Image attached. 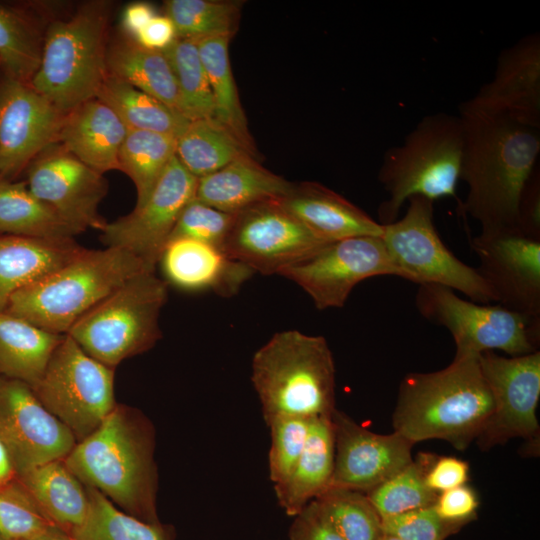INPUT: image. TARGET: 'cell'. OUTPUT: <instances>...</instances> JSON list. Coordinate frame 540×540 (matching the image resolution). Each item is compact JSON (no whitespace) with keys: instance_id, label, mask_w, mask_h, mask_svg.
I'll use <instances>...</instances> for the list:
<instances>
[{"instance_id":"681fc988","label":"cell","mask_w":540,"mask_h":540,"mask_svg":"<svg viewBox=\"0 0 540 540\" xmlns=\"http://www.w3.org/2000/svg\"><path fill=\"white\" fill-rule=\"evenodd\" d=\"M518 227L525 233L540 238V171L532 172L518 203Z\"/></svg>"},{"instance_id":"e0dca14e","label":"cell","mask_w":540,"mask_h":540,"mask_svg":"<svg viewBox=\"0 0 540 540\" xmlns=\"http://www.w3.org/2000/svg\"><path fill=\"white\" fill-rule=\"evenodd\" d=\"M26 170V184L32 194L77 234L104 227L106 221L98 207L108 192V183L102 173L57 143L42 151Z\"/></svg>"},{"instance_id":"8d00e7d4","label":"cell","mask_w":540,"mask_h":540,"mask_svg":"<svg viewBox=\"0 0 540 540\" xmlns=\"http://www.w3.org/2000/svg\"><path fill=\"white\" fill-rule=\"evenodd\" d=\"M89 509L83 524L69 535L74 540H170L159 523L119 511L100 491L88 487Z\"/></svg>"},{"instance_id":"44dd1931","label":"cell","mask_w":540,"mask_h":540,"mask_svg":"<svg viewBox=\"0 0 540 540\" xmlns=\"http://www.w3.org/2000/svg\"><path fill=\"white\" fill-rule=\"evenodd\" d=\"M462 103L540 129L539 33L523 36L501 51L492 79Z\"/></svg>"},{"instance_id":"603a6c76","label":"cell","mask_w":540,"mask_h":540,"mask_svg":"<svg viewBox=\"0 0 540 540\" xmlns=\"http://www.w3.org/2000/svg\"><path fill=\"white\" fill-rule=\"evenodd\" d=\"M282 207L325 243L361 237L382 236L383 225L333 190L316 182L293 185Z\"/></svg>"},{"instance_id":"9a60e30c","label":"cell","mask_w":540,"mask_h":540,"mask_svg":"<svg viewBox=\"0 0 540 540\" xmlns=\"http://www.w3.org/2000/svg\"><path fill=\"white\" fill-rule=\"evenodd\" d=\"M470 247L495 303L540 319V238L518 227L481 229Z\"/></svg>"},{"instance_id":"8992f818","label":"cell","mask_w":540,"mask_h":540,"mask_svg":"<svg viewBox=\"0 0 540 540\" xmlns=\"http://www.w3.org/2000/svg\"><path fill=\"white\" fill-rule=\"evenodd\" d=\"M112 4L87 1L67 18L51 19L31 86L66 115L96 98L106 77Z\"/></svg>"},{"instance_id":"bcb514c9","label":"cell","mask_w":540,"mask_h":540,"mask_svg":"<svg viewBox=\"0 0 540 540\" xmlns=\"http://www.w3.org/2000/svg\"><path fill=\"white\" fill-rule=\"evenodd\" d=\"M479 503L476 491L466 483L439 493L433 508L441 519L462 528L476 519Z\"/></svg>"},{"instance_id":"f907efd6","label":"cell","mask_w":540,"mask_h":540,"mask_svg":"<svg viewBox=\"0 0 540 540\" xmlns=\"http://www.w3.org/2000/svg\"><path fill=\"white\" fill-rule=\"evenodd\" d=\"M177 38L175 26L171 19L164 15H156L134 39L143 47L163 51Z\"/></svg>"},{"instance_id":"cb8c5ba5","label":"cell","mask_w":540,"mask_h":540,"mask_svg":"<svg viewBox=\"0 0 540 540\" xmlns=\"http://www.w3.org/2000/svg\"><path fill=\"white\" fill-rule=\"evenodd\" d=\"M292 187V183L245 154L199 178L195 198L223 212L237 213L258 203L279 200Z\"/></svg>"},{"instance_id":"836d02e7","label":"cell","mask_w":540,"mask_h":540,"mask_svg":"<svg viewBox=\"0 0 540 540\" xmlns=\"http://www.w3.org/2000/svg\"><path fill=\"white\" fill-rule=\"evenodd\" d=\"M0 233L40 239H74L76 231L29 190L0 178Z\"/></svg>"},{"instance_id":"d6986e66","label":"cell","mask_w":540,"mask_h":540,"mask_svg":"<svg viewBox=\"0 0 540 540\" xmlns=\"http://www.w3.org/2000/svg\"><path fill=\"white\" fill-rule=\"evenodd\" d=\"M64 117L31 84L0 73V178L13 180L58 143Z\"/></svg>"},{"instance_id":"74e56055","label":"cell","mask_w":540,"mask_h":540,"mask_svg":"<svg viewBox=\"0 0 540 540\" xmlns=\"http://www.w3.org/2000/svg\"><path fill=\"white\" fill-rule=\"evenodd\" d=\"M162 52L173 71L184 117L190 121L214 119L213 96L196 39L177 37Z\"/></svg>"},{"instance_id":"7dc6e473","label":"cell","mask_w":540,"mask_h":540,"mask_svg":"<svg viewBox=\"0 0 540 540\" xmlns=\"http://www.w3.org/2000/svg\"><path fill=\"white\" fill-rule=\"evenodd\" d=\"M468 477V462L452 456L432 455L425 471V483L436 494L466 484Z\"/></svg>"},{"instance_id":"ab89813d","label":"cell","mask_w":540,"mask_h":540,"mask_svg":"<svg viewBox=\"0 0 540 540\" xmlns=\"http://www.w3.org/2000/svg\"><path fill=\"white\" fill-rule=\"evenodd\" d=\"M314 501L345 540H380L384 534L382 518L366 493L329 488Z\"/></svg>"},{"instance_id":"484cf974","label":"cell","mask_w":540,"mask_h":540,"mask_svg":"<svg viewBox=\"0 0 540 540\" xmlns=\"http://www.w3.org/2000/svg\"><path fill=\"white\" fill-rule=\"evenodd\" d=\"M84 249L74 239L0 235V312L19 289L67 264Z\"/></svg>"},{"instance_id":"9f6ffc18","label":"cell","mask_w":540,"mask_h":540,"mask_svg":"<svg viewBox=\"0 0 540 540\" xmlns=\"http://www.w3.org/2000/svg\"><path fill=\"white\" fill-rule=\"evenodd\" d=\"M0 540H2V539L0 538Z\"/></svg>"},{"instance_id":"ba28073f","label":"cell","mask_w":540,"mask_h":540,"mask_svg":"<svg viewBox=\"0 0 540 540\" xmlns=\"http://www.w3.org/2000/svg\"><path fill=\"white\" fill-rule=\"evenodd\" d=\"M167 283L143 272L127 280L68 331L92 358L108 367L150 349L160 338L159 315Z\"/></svg>"},{"instance_id":"4fadbf2b","label":"cell","mask_w":540,"mask_h":540,"mask_svg":"<svg viewBox=\"0 0 540 540\" xmlns=\"http://www.w3.org/2000/svg\"><path fill=\"white\" fill-rule=\"evenodd\" d=\"M301 287L319 310L341 308L363 280L399 273L381 236H361L328 243L311 257L280 272Z\"/></svg>"},{"instance_id":"f546056e","label":"cell","mask_w":540,"mask_h":540,"mask_svg":"<svg viewBox=\"0 0 540 540\" xmlns=\"http://www.w3.org/2000/svg\"><path fill=\"white\" fill-rule=\"evenodd\" d=\"M50 20L28 6L0 3L2 75L31 83L41 63L45 31Z\"/></svg>"},{"instance_id":"4316f807","label":"cell","mask_w":540,"mask_h":540,"mask_svg":"<svg viewBox=\"0 0 540 540\" xmlns=\"http://www.w3.org/2000/svg\"><path fill=\"white\" fill-rule=\"evenodd\" d=\"M334 468V436L331 417L311 420L302 454L288 478L274 490L278 505L290 517L299 514L330 485Z\"/></svg>"},{"instance_id":"f6af8a7d","label":"cell","mask_w":540,"mask_h":540,"mask_svg":"<svg viewBox=\"0 0 540 540\" xmlns=\"http://www.w3.org/2000/svg\"><path fill=\"white\" fill-rule=\"evenodd\" d=\"M460 529L441 519L433 505L382 519L383 533L401 540H445Z\"/></svg>"},{"instance_id":"7a4b0ae2","label":"cell","mask_w":540,"mask_h":540,"mask_svg":"<svg viewBox=\"0 0 540 540\" xmlns=\"http://www.w3.org/2000/svg\"><path fill=\"white\" fill-rule=\"evenodd\" d=\"M493 411L479 355L454 357L447 367L409 373L399 385L394 432L413 444L445 440L458 450L477 439Z\"/></svg>"},{"instance_id":"7bdbcfd3","label":"cell","mask_w":540,"mask_h":540,"mask_svg":"<svg viewBox=\"0 0 540 540\" xmlns=\"http://www.w3.org/2000/svg\"><path fill=\"white\" fill-rule=\"evenodd\" d=\"M55 526L33 499L18 490L0 492V538L33 540Z\"/></svg>"},{"instance_id":"ee69618b","label":"cell","mask_w":540,"mask_h":540,"mask_svg":"<svg viewBox=\"0 0 540 540\" xmlns=\"http://www.w3.org/2000/svg\"><path fill=\"white\" fill-rule=\"evenodd\" d=\"M234 214L223 212L194 198L183 209L170 239L190 238L222 249Z\"/></svg>"},{"instance_id":"3957f363","label":"cell","mask_w":540,"mask_h":540,"mask_svg":"<svg viewBox=\"0 0 540 540\" xmlns=\"http://www.w3.org/2000/svg\"><path fill=\"white\" fill-rule=\"evenodd\" d=\"M335 377L327 340L294 329L275 333L252 357L251 382L266 424L282 416L330 418Z\"/></svg>"},{"instance_id":"c3c4849f","label":"cell","mask_w":540,"mask_h":540,"mask_svg":"<svg viewBox=\"0 0 540 540\" xmlns=\"http://www.w3.org/2000/svg\"><path fill=\"white\" fill-rule=\"evenodd\" d=\"M289 540H345L323 515L316 502H310L293 517Z\"/></svg>"},{"instance_id":"db71d44e","label":"cell","mask_w":540,"mask_h":540,"mask_svg":"<svg viewBox=\"0 0 540 540\" xmlns=\"http://www.w3.org/2000/svg\"><path fill=\"white\" fill-rule=\"evenodd\" d=\"M33 540H74L68 533L57 526H52L46 532Z\"/></svg>"},{"instance_id":"d590c367","label":"cell","mask_w":540,"mask_h":540,"mask_svg":"<svg viewBox=\"0 0 540 540\" xmlns=\"http://www.w3.org/2000/svg\"><path fill=\"white\" fill-rule=\"evenodd\" d=\"M176 137L144 130H128L118 155L119 170L133 181L136 206L150 196L166 167L175 156Z\"/></svg>"},{"instance_id":"5b68a950","label":"cell","mask_w":540,"mask_h":540,"mask_svg":"<svg viewBox=\"0 0 540 540\" xmlns=\"http://www.w3.org/2000/svg\"><path fill=\"white\" fill-rule=\"evenodd\" d=\"M464 150V126L459 115L438 112L424 116L383 155L378 180L387 193L379 207L381 224L397 220L413 196L431 201L451 197L458 201L457 185Z\"/></svg>"},{"instance_id":"e575fe53","label":"cell","mask_w":540,"mask_h":540,"mask_svg":"<svg viewBox=\"0 0 540 540\" xmlns=\"http://www.w3.org/2000/svg\"><path fill=\"white\" fill-rule=\"evenodd\" d=\"M245 154L249 153L214 119L191 120L176 138L175 156L197 179Z\"/></svg>"},{"instance_id":"4dcf8cb0","label":"cell","mask_w":540,"mask_h":540,"mask_svg":"<svg viewBox=\"0 0 540 540\" xmlns=\"http://www.w3.org/2000/svg\"><path fill=\"white\" fill-rule=\"evenodd\" d=\"M106 65L108 73L181 113L176 80L162 51L143 47L124 35L108 46Z\"/></svg>"},{"instance_id":"11a10c76","label":"cell","mask_w":540,"mask_h":540,"mask_svg":"<svg viewBox=\"0 0 540 540\" xmlns=\"http://www.w3.org/2000/svg\"><path fill=\"white\" fill-rule=\"evenodd\" d=\"M380 540H401V539L396 538L394 536L387 535V534H383V536L380 538Z\"/></svg>"},{"instance_id":"f35d334b","label":"cell","mask_w":540,"mask_h":540,"mask_svg":"<svg viewBox=\"0 0 540 540\" xmlns=\"http://www.w3.org/2000/svg\"><path fill=\"white\" fill-rule=\"evenodd\" d=\"M431 457L432 454L420 453L416 460L366 493L382 519L435 503L438 494L425 483Z\"/></svg>"},{"instance_id":"ffe728a7","label":"cell","mask_w":540,"mask_h":540,"mask_svg":"<svg viewBox=\"0 0 540 540\" xmlns=\"http://www.w3.org/2000/svg\"><path fill=\"white\" fill-rule=\"evenodd\" d=\"M331 422L334 468L329 488L367 493L413 460L414 444L396 432L374 433L338 409Z\"/></svg>"},{"instance_id":"7c38bea8","label":"cell","mask_w":540,"mask_h":540,"mask_svg":"<svg viewBox=\"0 0 540 540\" xmlns=\"http://www.w3.org/2000/svg\"><path fill=\"white\" fill-rule=\"evenodd\" d=\"M327 244L272 200L235 213L222 250L254 273L279 275Z\"/></svg>"},{"instance_id":"9c48e42d","label":"cell","mask_w":540,"mask_h":540,"mask_svg":"<svg viewBox=\"0 0 540 540\" xmlns=\"http://www.w3.org/2000/svg\"><path fill=\"white\" fill-rule=\"evenodd\" d=\"M405 214L382 224V240L399 277L451 288L479 304L495 303L476 268L458 259L443 243L434 224L433 201L413 196Z\"/></svg>"},{"instance_id":"f5cc1de1","label":"cell","mask_w":540,"mask_h":540,"mask_svg":"<svg viewBox=\"0 0 540 540\" xmlns=\"http://www.w3.org/2000/svg\"><path fill=\"white\" fill-rule=\"evenodd\" d=\"M12 466L13 465L9 453L3 442L0 440V482L4 481L10 476Z\"/></svg>"},{"instance_id":"2e32d148","label":"cell","mask_w":540,"mask_h":540,"mask_svg":"<svg viewBox=\"0 0 540 540\" xmlns=\"http://www.w3.org/2000/svg\"><path fill=\"white\" fill-rule=\"evenodd\" d=\"M479 363L493 399V411L476 439L479 448L487 450L515 437H538L540 352L504 357L485 351Z\"/></svg>"},{"instance_id":"60d3db41","label":"cell","mask_w":540,"mask_h":540,"mask_svg":"<svg viewBox=\"0 0 540 540\" xmlns=\"http://www.w3.org/2000/svg\"><path fill=\"white\" fill-rule=\"evenodd\" d=\"M164 13L173 22L178 38L232 36L238 26L240 4L216 0H168Z\"/></svg>"},{"instance_id":"f1b7e54d","label":"cell","mask_w":540,"mask_h":540,"mask_svg":"<svg viewBox=\"0 0 540 540\" xmlns=\"http://www.w3.org/2000/svg\"><path fill=\"white\" fill-rule=\"evenodd\" d=\"M64 335L0 312V372L34 387Z\"/></svg>"},{"instance_id":"6da1fadb","label":"cell","mask_w":540,"mask_h":540,"mask_svg":"<svg viewBox=\"0 0 540 540\" xmlns=\"http://www.w3.org/2000/svg\"><path fill=\"white\" fill-rule=\"evenodd\" d=\"M458 115L464 126L460 180L468 187L458 212L481 229L518 227L519 199L538 166L540 129L463 103Z\"/></svg>"},{"instance_id":"d6a6232c","label":"cell","mask_w":540,"mask_h":540,"mask_svg":"<svg viewBox=\"0 0 540 540\" xmlns=\"http://www.w3.org/2000/svg\"><path fill=\"white\" fill-rule=\"evenodd\" d=\"M96 98L110 107L128 130H144L178 137L190 120L137 89L107 73Z\"/></svg>"},{"instance_id":"5bb4252c","label":"cell","mask_w":540,"mask_h":540,"mask_svg":"<svg viewBox=\"0 0 540 540\" xmlns=\"http://www.w3.org/2000/svg\"><path fill=\"white\" fill-rule=\"evenodd\" d=\"M198 179L176 156L172 158L147 200L112 222H106L101 241L137 257L155 272L161 253L185 206L195 198Z\"/></svg>"},{"instance_id":"b9f144b4","label":"cell","mask_w":540,"mask_h":540,"mask_svg":"<svg viewBox=\"0 0 540 540\" xmlns=\"http://www.w3.org/2000/svg\"><path fill=\"white\" fill-rule=\"evenodd\" d=\"M311 420L282 416L266 424L271 438L268 471L274 490L283 486L293 472L306 444Z\"/></svg>"},{"instance_id":"d4e9b609","label":"cell","mask_w":540,"mask_h":540,"mask_svg":"<svg viewBox=\"0 0 540 540\" xmlns=\"http://www.w3.org/2000/svg\"><path fill=\"white\" fill-rule=\"evenodd\" d=\"M128 129L105 103L90 99L65 115L58 143L92 169L119 170L118 155Z\"/></svg>"},{"instance_id":"1f68e13d","label":"cell","mask_w":540,"mask_h":540,"mask_svg":"<svg viewBox=\"0 0 540 540\" xmlns=\"http://www.w3.org/2000/svg\"><path fill=\"white\" fill-rule=\"evenodd\" d=\"M232 36L220 35L196 39L214 101V120L230 132L253 157L255 145L248 129L246 115L229 60Z\"/></svg>"},{"instance_id":"ac0fdd59","label":"cell","mask_w":540,"mask_h":540,"mask_svg":"<svg viewBox=\"0 0 540 540\" xmlns=\"http://www.w3.org/2000/svg\"><path fill=\"white\" fill-rule=\"evenodd\" d=\"M0 440L20 474L65 458L75 436L50 413L32 388L19 380H0Z\"/></svg>"},{"instance_id":"277c9868","label":"cell","mask_w":540,"mask_h":540,"mask_svg":"<svg viewBox=\"0 0 540 540\" xmlns=\"http://www.w3.org/2000/svg\"><path fill=\"white\" fill-rule=\"evenodd\" d=\"M143 272L149 271L126 250L85 248L67 264L15 292L5 311L64 335L100 301Z\"/></svg>"},{"instance_id":"30bf717a","label":"cell","mask_w":540,"mask_h":540,"mask_svg":"<svg viewBox=\"0 0 540 540\" xmlns=\"http://www.w3.org/2000/svg\"><path fill=\"white\" fill-rule=\"evenodd\" d=\"M418 312L445 327L453 337L455 356L501 350L511 356L537 351L540 319L510 311L498 304H479L451 288L421 284L415 296Z\"/></svg>"},{"instance_id":"816d5d0a","label":"cell","mask_w":540,"mask_h":540,"mask_svg":"<svg viewBox=\"0 0 540 540\" xmlns=\"http://www.w3.org/2000/svg\"><path fill=\"white\" fill-rule=\"evenodd\" d=\"M156 15L155 9L149 3L133 2L127 5L121 18L125 36L135 39Z\"/></svg>"},{"instance_id":"52a82bcc","label":"cell","mask_w":540,"mask_h":540,"mask_svg":"<svg viewBox=\"0 0 540 540\" xmlns=\"http://www.w3.org/2000/svg\"><path fill=\"white\" fill-rule=\"evenodd\" d=\"M67 468L134 517L159 523L154 507L150 445L114 407L100 426L65 457Z\"/></svg>"},{"instance_id":"8fae6325","label":"cell","mask_w":540,"mask_h":540,"mask_svg":"<svg viewBox=\"0 0 540 540\" xmlns=\"http://www.w3.org/2000/svg\"><path fill=\"white\" fill-rule=\"evenodd\" d=\"M114 371L89 356L68 334L31 387L44 407L84 439L114 408Z\"/></svg>"},{"instance_id":"83f0119b","label":"cell","mask_w":540,"mask_h":540,"mask_svg":"<svg viewBox=\"0 0 540 540\" xmlns=\"http://www.w3.org/2000/svg\"><path fill=\"white\" fill-rule=\"evenodd\" d=\"M21 476L30 497L55 526L70 534L83 524L88 494L64 462L51 461Z\"/></svg>"},{"instance_id":"7402d4cb","label":"cell","mask_w":540,"mask_h":540,"mask_svg":"<svg viewBox=\"0 0 540 540\" xmlns=\"http://www.w3.org/2000/svg\"><path fill=\"white\" fill-rule=\"evenodd\" d=\"M158 263L166 283L187 291L211 290L221 296L236 294L254 273L221 248L183 237L167 242Z\"/></svg>"}]
</instances>
